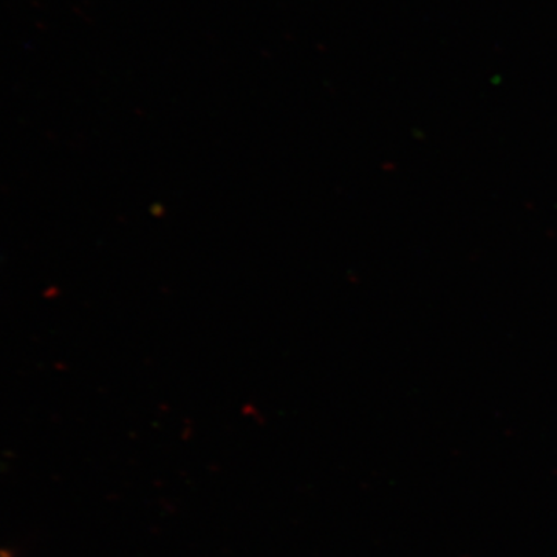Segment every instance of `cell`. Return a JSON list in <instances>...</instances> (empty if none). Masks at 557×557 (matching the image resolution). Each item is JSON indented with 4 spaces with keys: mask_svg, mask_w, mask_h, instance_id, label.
Returning <instances> with one entry per match:
<instances>
[{
    "mask_svg": "<svg viewBox=\"0 0 557 557\" xmlns=\"http://www.w3.org/2000/svg\"><path fill=\"white\" fill-rule=\"evenodd\" d=\"M0 557H13V556H11L9 552H5V549H0Z\"/></svg>",
    "mask_w": 557,
    "mask_h": 557,
    "instance_id": "cell-1",
    "label": "cell"
}]
</instances>
